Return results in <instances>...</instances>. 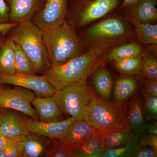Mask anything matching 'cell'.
<instances>
[{"label":"cell","mask_w":157,"mask_h":157,"mask_svg":"<svg viewBox=\"0 0 157 157\" xmlns=\"http://www.w3.org/2000/svg\"><path fill=\"white\" fill-rule=\"evenodd\" d=\"M107 51L100 49H89L83 54L63 64L51 66L42 74L57 91L68 85L88 78L96 69L106 63Z\"/></svg>","instance_id":"obj_1"},{"label":"cell","mask_w":157,"mask_h":157,"mask_svg":"<svg viewBox=\"0 0 157 157\" xmlns=\"http://www.w3.org/2000/svg\"><path fill=\"white\" fill-rule=\"evenodd\" d=\"M89 49L108 51L136 38L135 30L123 20L117 17L103 19L83 31H77Z\"/></svg>","instance_id":"obj_2"},{"label":"cell","mask_w":157,"mask_h":157,"mask_svg":"<svg viewBox=\"0 0 157 157\" xmlns=\"http://www.w3.org/2000/svg\"><path fill=\"white\" fill-rule=\"evenodd\" d=\"M42 33L51 66L63 64L86 52L76 29L67 21L57 28Z\"/></svg>","instance_id":"obj_3"},{"label":"cell","mask_w":157,"mask_h":157,"mask_svg":"<svg viewBox=\"0 0 157 157\" xmlns=\"http://www.w3.org/2000/svg\"><path fill=\"white\" fill-rule=\"evenodd\" d=\"M6 36L21 47L33 62L37 73L43 74L50 67L42 31L31 20L17 24Z\"/></svg>","instance_id":"obj_4"},{"label":"cell","mask_w":157,"mask_h":157,"mask_svg":"<svg viewBox=\"0 0 157 157\" xmlns=\"http://www.w3.org/2000/svg\"><path fill=\"white\" fill-rule=\"evenodd\" d=\"M124 103L108 101L95 94L90 102L84 120L104 134L128 127Z\"/></svg>","instance_id":"obj_5"},{"label":"cell","mask_w":157,"mask_h":157,"mask_svg":"<svg viewBox=\"0 0 157 157\" xmlns=\"http://www.w3.org/2000/svg\"><path fill=\"white\" fill-rule=\"evenodd\" d=\"M121 0H67L66 21L76 31L106 16L121 4Z\"/></svg>","instance_id":"obj_6"},{"label":"cell","mask_w":157,"mask_h":157,"mask_svg":"<svg viewBox=\"0 0 157 157\" xmlns=\"http://www.w3.org/2000/svg\"><path fill=\"white\" fill-rule=\"evenodd\" d=\"M87 78L68 85L57 91L56 102L63 112L76 121L84 120L90 102L95 94L87 83Z\"/></svg>","instance_id":"obj_7"},{"label":"cell","mask_w":157,"mask_h":157,"mask_svg":"<svg viewBox=\"0 0 157 157\" xmlns=\"http://www.w3.org/2000/svg\"><path fill=\"white\" fill-rule=\"evenodd\" d=\"M36 98L33 91L19 86L0 90V107L17 110L29 116L33 119L39 121L36 109L32 106Z\"/></svg>","instance_id":"obj_8"},{"label":"cell","mask_w":157,"mask_h":157,"mask_svg":"<svg viewBox=\"0 0 157 157\" xmlns=\"http://www.w3.org/2000/svg\"><path fill=\"white\" fill-rule=\"evenodd\" d=\"M67 0H46L41 10L31 21L42 32L57 28L66 21Z\"/></svg>","instance_id":"obj_9"},{"label":"cell","mask_w":157,"mask_h":157,"mask_svg":"<svg viewBox=\"0 0 157 157\" xmlns=\"http://www.w3.org/2000/svg\"><path fill=\"white\" fill-rule=\"evenodd\" d=\"M0 83L25 88L33 90L36 97L46 98L53 95L57 90L42 75L15 73L11 75L0 74Z\"/></svg>","instance_id":"obj_10"},{"label":"cell","mask_w":157,"mask_h":157,"mask_svg":"<svg viewBox=\"0 0 157 157\" xmlns=\"http://www.w3.org/2000/svg\"><path fill=\"white\" fill-rule=\"evenodd\" d=\"M76 121L74 117H71L59 121L47 123L25 118V122L30 133L45 136L52 140L60 138Z\"/></svg>","instance_id":"obj_11"},{"label":"cell","mask_w":157,"mask_h":157,"mask_svg":"<svg viewBox=\"0 0 157 157\" xmlns=\"http://www.w3.org/2000/svg\"><path fill=\"white\" fill-rule=\"evenodd\" d=\"M46 0H5L10 11L9 22L20 23L31 20L34 15L40 11Z\"/></svg>","instance_id":"obj_12"},{"label":"cell","mask_w":157,"mask_h":157,"mask_svg":"<svg viewBox=\"0 0 157 157\" xmlns=\"http://www.w3.org/2000/svg\"><path fill=\"white\" fill-rule=\"evenodd\" d=\"M29 133L25 118L13 112L0 113V134L3 136L22 141Z\"/></svg>","instance_id":"obj_13"},{"label":"cell","mask_w":157,"mask_h":157,"mask_svg":"<svg viewBox=\"0 0 157 157\" xmlns=\"http://www.w3.org/2000/svg\"><path fill=\"white\" fill-rule=\"evenodd\" d=\"M68 146L72 150L74 157H101L105 150V134L97 130L83 142Z\"/></svg>","instance_id":"obj_14"},{"label":"cell","mask_w":157,"mask_h":157,"mask_svg":"<svg viewBox=\"0 0 157 157\" xmlns=\"http://www.w3.org/2000/svg\"><path fill=\"white\" fill-rule=\"evenodd\" d=\"M56 93L46 98L36 97L32 103L38 113L40 121L50 123L62 121L63 112L57 103Z\"/></svg>","instance_id":"obj_15"},{"label":"cell","mask_w":157,"mask_h":157,"mask_svg":"<svg viewBox=\"0 0 157 157\" xmlns=\"http://www.w3.org/2000/svg\"><path fill=\"white\" fill-rule=\"evenodd\" d=\"M156 6L157 0H137L126 7L128 16L131 21L153 23L157 20Z\"/></svg>","instance_id":"obj_16"},{"label":"cell","mask_w":157,"mask_h":157,"mask_svg":"<svg viewBox=\"0 0 157 157\" xmlns=\"http://www.w3.org/2000/svg\"><path fill=\"white\" fill-rule=\"evenodd\" d=\"M97 130L86 121H76L59 138V141L70 146L76 145L86 140Z\"/></svg>","instance_id":"obj_17"},{"label":"cell","mask_w":157,"mask_h":157,"mask_svg":"<svg viewBox=\"0 0 157 157\" xmlns=\"http://www.w3.org/2000/svg\"><path fill=\"white\" fill-rule=\"evenodd\" d=\"M92 74L96 92L101 98L110 101L112 97L113 83L109 71L103 65L96 69Z\"/></svg>","instance_id":"obj_18"},{"label":"cell","mask_w":157,"mask_h":157,"mask_svg":"<svg viewBox=\"0 0 157 157\" xmlns=\"http://www.w3.org/2000/svg\"><path fill=\"white\" fill-rule=\"evenodd\" d=\"M23 157L46 156L52 145L39 137V135L30 133L22 141Z\"/></svg>","instance_id":"obj_19"},{"label":"cell","mask_w":157,"mask_h":157,"mask_svg":"<svg viewBox=\"0 0 157 157\" xmlns=\"http://www.w3.org/2000/svg\"><path fill=\"white\" fill-rule=\"evenodd\" d=\"M144 54L143 48L137 42H131L124 43L112 48L106 52V62L132 57H141Z\"/></svg>","instance_id":"obj_20"},{"label":"cell","mask_w":157,"mask_h":157,"mask_svg":"<svg viewBox=\"0 0 157 157\" xmlns=\"http://www.w3.org/2000/svg\"><path fill=\"white\" fill-rule=\"evenodd\" d=\"M15 73V43L7 37L0 46V74L11 75Z\"/></svg>","instance_id":"obj_21"},{"label":"cell","mask_w":157,"mask_h":157,"mask_svg":"<svg viewBox=\"0 0 157 157\" xmlns=\"http://www.w3.org/2000/svg\"><path fill=\"white\" fill-rule=\"evenodd\" d=\"M137 87V81L134 78L127 76L120 77L113 87V101L124 103L135 94Z\"/></svg>","instance_id":"obj_22"},{"label":"cell","mask_w":157,"mask_h":157,"mask_svg":"<svg viewBox=\"0 0 157 157\" xmlns=\"http://www.w3.org/2000/svg\"><path fill=\"white\" fill-rule=\"evenodd\" d=\"M128 125L130 131L135 135L141 134L145 122L142 111L141 100L135 97L130 103L127 114Z\"/></svg>","instance_id":"obj_23"},{"label":"cell","mask_w":157,"mask_h":157,"mask_svg":"<svg viewBox=\"0 0 157 157\" xmlns=\"http://www.w3.org/2000/svg\"><path fill=\"white\" fill-rule=\"evenodd\" d=\"M129 127L114 130L105 134V150L118 148L131 143L137 137Z\"/></svg>","instance_id":"obj_24"},{"label":"cell","mask_w":157,"mask_h":157,"mask_svg":"<svg viewBox=\"0 0 157 157\" xmlns=\"http://www.w3.org/2000/svg\"><path fill=\"white\" fill-rule=\"evenodd\" d=\"M134 27L135 36L141 43L147 45L157 44V24L139 22L131 21Z\"/></svg>","instance_id":"obj_25"},{"label":"cell","mask_w":157,"mask_h":157,"mask_svg":"<svg viewBox=\"0 0 157 157\" xmlns=\"http://www.w3.org/2000/svg\"><path fill=\"white\" fill-rule=\"evenodd\" d=\"M15 69L16 73L36 75L33 62L19 45L15 43Z\"/></svg>","instance_id":"obj_26"},{"label":"cell","mask_w":157,"mask_h":157,"mask_svg":"<svg viewBox=\"0 0 157 157\" xmlns=\"http://www.w3.org/2000/svg\"><path fill=\"white\" fill-rule=\"evenodd\" d=\"M114 67L121 73L136 75L141 71V57L129 58L114 61Z\"/></svg>","instance_id":"obj_27"},{"label":"cell","mask_w":157,"mask_h":157,"mask_svg":"<svg viewBox=\"0 0 157 157\" xmlns=\"http://www.w3.org/2000/svg\"><path fill=\"white\" fill-rule=\"evenodd\" d=\"M140 147L136 138L128 144L118 148L105 150L101 157H135L137 150Z\"/></svg>","instance_id":"obj_28"},{"label":"cell","mask_w":157,"mask_h":157,"mask_svg":"<svg viewBox=\"0 0 157 157\" xmlns=\"http://www.w3.org/2000/svg\"><path fill=\"white\" fill-rule=\"evenodd\" d=\"M141 71L147 79L157 80L156 57L151 52H147L141 57Z\"/></svg>","instance_id":"obj_29"},{"label":"cell","mask_w":157,"mask_h":157,"mask_svg":"<svg viewBox=\"0 0 157 157\" xmlns=\"http://www.w3.org/2000/svg\"><path fill=\"white\" fill-rule=\"evenodd\" d=\"M144 117L147 120L155 121L157 118V97L145 96L142 106Z\"/></svg>","instance_id":"obj_30"},{"label":"cell","mask_w":157,"mask_h":157,"mask_svg":"<svg viewBox=\"0 0 157 157\" xmlns=\"http://www.w3.org/2000/svg\"><path fill=\"white\" fill-rule=\"evenodd\" d=\"M46 157H74L71 149L68 145L60 143L52 145L48 150Z\"/></svg>","instance_id":"obj_31"},{"label":"cell","mask_w":157,"mask_h":157,"mask_svg":"<svg viewBox=\"0 0 157 157\" xmlns=\"http://www.w3.org/2000/svg\"><path fill=\"white\" fill-rule=\"evenodd\" d=\"M22 141L13 144L0 150V157H23Z\"/></svg>","instance_id":"obj_32"},{"label":"cell","mask_w":157,"mask_h":157,"mask_svg":"<svg viewBox=\"0 0 157 157\" xmlns=\"http://www.w3.org/2000/svg\"><path fill=\"white\" fill-rule=\"evenodd\" d=\"M139 146H151L157 149V135L148 133L137 135Z\"/></svg>","instance_id":"obj_33"},{"label":"cell","mask_w":157,"mask_h":157,"mask_svg":"<svg viewBox=\"0 0 157 157\" xmlns=\"http://www.w3.org/2000/svg\"><path fill=\"white\" fill-rule=\"evenodd\" d=\"M157 149L151 146L140 147L137 150L135 157H156Z\"/></svg>","instance_id":"obj_34"},{"label":"cell","mask_w":157,"mask_h":157,"mask_svg":"<svg viewBox=\"0 0 157 157\" xmlns=\"http://www.w3.org/2000/svg\"><path fill=\"white\" fill-rule=\"evenodd\" d=\"M145 96L157 97V80L148 79L144 86Z\"/></svg>","instance_id":"obj_35"},{"label":"cell","mask_w":157,"mask_h":157,"mask_svg":"<svg viewBox=\"0 0 157 157\" xmlns=\"http://www.w3.org/2000/svg\"><path fill=\"white\" fill-rule=\"evenodd\" d=\"M10 9L5 0H0V24L9 23Z\"/></svg>","instance_id":"obj_36"},{"label":"cell","mask_w":157,"mask_h":157,"mask_svg":"<svg viewBox=\"0 0 157 157\" xmlns=\"http://www.w3.org/2000/svg\"><path fill=\"white\" fill-rule=\"evenodd\" d=\"M141 133H148L157 135V125L156 123H145L142 129Z\"/></svg>","instance_id":"obj_37"},{"label":"cell","mask_w":157,"mask_h":157,"mask_svg":"<svg viewBox=\"0 0 157 157\" xmlns=\"http://www.w3.org/2000/svg\"><path fill=\"white\" fill-rule=\"evenodd\" d=\"M21 142L10 139L0 134V150L13 144Z\"/></svg>","instance_id":"obj_38"},{"label":"cell","mask_w":157,"mask_h":157,"mask_svg":"<svg viewBox=\"0 0 157 157\" xmlns=\"http://www.w3.org/2000/svg\"><path fill=\"white\" fill-rule=\"evenodd\" d=\"M17 23H9L6 24H0V33L7 35L11 29L15 26Z\"/></svg>","instance_id":"obj_39"},{"label":"cell","mask_w":157,"mask_h":157,"mask_svg":"<svg viewBox=\"0 0 157 157\" xmlns=\"http://www.w3.org/2000/svg\"><path fill=\"white\" fill-rule=\"evenodd\" d=\"M137 0H123L120 8L121 9H124L126 8L130 5H132L133 3L135 2Z\"/></svg>","instance_id":"obj_40"},{"label":"cell","mask_w":157,"mask_h":157,"mask_svg":"<svg viewBox=\"0 0 157 157\" xmlns=\"http://www.w3.org/2000/svg\"><path fill=\"white\" fill-rule=\"evenodd\" d=\"M6 38H7L6 35L0 33V46L2 45L4 42H5Z\"/></svg>","instance_id":"obj_41"},{"label":"cell","mask_w":157,"mask_h":157,"mask_svg":"<svg viewBox=\"0 0 157 157\" xmlns=\"http://www.w3.org/2000/svg\"><path fill=\"white\" fill-rule=\"evenodd\" d=\"M2 86H1V83H0V90H1V89L2 88Z\"/></svg>","instance_id":"obj_42"},{"label":"cell","mask_w":157,"mask_h":157,"mask_svg":"<svg viewBox=\"0 0 157 157\" xmlns=\"http://www.w3.org/2000/svg\"><path fill=\"white\" fill-rule=\"evenodd\" d=\"M0 113H1V112H0Z\"/></svg>","instance_id":"obj_43"}]
</instances>
